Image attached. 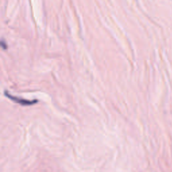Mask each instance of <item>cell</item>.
Instances as JSON below:
<instances>
[{"instance_id": "1", "label": "cell", "mask_w": 172, "mask_h": 172, "mask_svg": "<svg viewBox=\"0 0 172 172\" xmlns=\"http://www.w3.org/2000/svg\"><path fill=\"white\" fill-rule=\"evenodd\" d=\"M5 95L8 98L11 99L12 101L15 102L16 103H18V104H21L22 106H30V105H32L34 104H35L36 103L37 100H33V101H30V100H26L24 99H21V98H19V97H14L13 96L10 95V94H8V91H5Z\"/></svg>"}]
</instances>
